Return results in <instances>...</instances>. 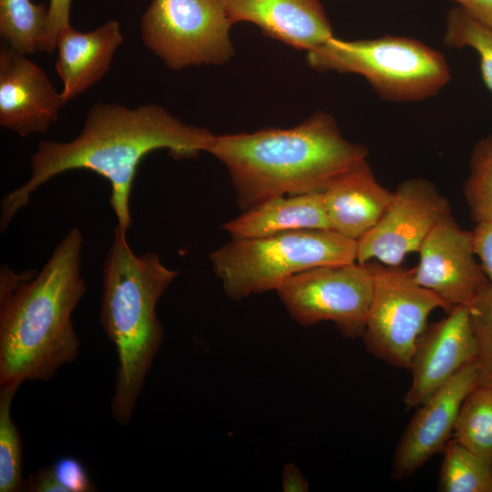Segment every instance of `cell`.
Masks as SVG:
<instances>
[{
    "mask_svg": "<svg viewBox=\"0 0 492 492\" xmlns=\"http://www.w3.org/2000/svg\"><path fill=\"white\" fill-rule=\"evenodd\" d=\"M214 137L208 128L186 124L159 105L130 108L96 103L74 139L38 143L29 179L2 199L0 230H6L41 185L65 171L84 169L108 180L109 202L118 226L127 233L131 226L130 192L141 159L161 149L175 159H193L208 151Z\"/></svg>",
    "mask_w": 492,
    "mask_h": 492,
    "instance_id": "1",
    "label": "cell"
},
{
    "mask_svg": "<svg viewBox=\"0 0 492 492\" xmlns=\"http://www.w3.org/2000/svg\"><path fill=\"white\" fill-rule=\"evenodd\" d=\"M207 152L227 168L243 210L278 196L323 191L368 155L322 111L293 128L215 135Z\"/></svg>",
    "mask_w": 492,
    "mask_h": 492,
    "instance_id": "2",
    "label": "cell"
},
{
    "mask_svg": "<svg viewBox=\"0 0 492 492\" xmlns=\"http://www.w3.org/2000/svg\"><path fill=\"white\" fill-rule=\"evenodd\" d=\"M72 228L39 273L0 298V386L47 381L78 354L72 313L87 292Z\"/></svg>",
    "mask_w": 492,
    "mask_h": 492,
    "instance_id": "3",
    "label": "cell"
},
{
    "mask_svg": "<svg viewBox=\"0 0 492 492\" xmlns=\"http://www.w3.org/2000/svg\"><path fill=\"white\" fill-rule=\"evenodd\" d=\"M178 274L157 252L136 255L127 233L115 227L103 266L99 323L118 356L111 415L120 425L129 423L162 343L156 307Z\"/></svg>",
    "mask_w": 492,
    "mask_h": 492,
    "instance_id": "4",
    "label": "cell"
},
{
    "mask_svg": "<svg viewBox=\"0 0 492 492\" xmlns=\"http://www.w3.org/2000/svg\"><path fill=\"white\" fill-rule=\"evenodd\" d=\"M357 241L332 230H296L231 239L209 254L226 295L240 301L276 291L292 276L323 265L356 261Z\"/></svg>",
    "mask_w": 492,
    "mask_h": 492,
    "instance_id": "5",
    "label": "cell"
},
{
    "mask_svg": "<svg viewBox=\"0 0 492 492\" xmlns=\"http://www.w3.org/2000/svg\"><path fill=\"white\" fill-rule=\"evenodd\" d=\"M308 65L320 72L364 77L387 101H419L436 95L451 79L443 54L402 36L345 41L334 36L307 52Z\"/></svg>",
    "mask_w": 492,
    "mask_h": 492,
    "instance_id": "6",
    "label": "cell"
},
{
    "mask_svg": "<svg viewBox=\"0 0 492 492\" xmlns=\"http://www.w3.org/2000/svg\"><path fill=\"white\" fill-rule=\"evenodd\" d=\"M223 0H151L141 16L143 44L170 69L221 65L234 53Z\"/></svg>",
    "mask_w": 492,
    "mask_h": 492,
    "instance_id": "7",
    "label": "cell"
},
{
    "mask_svg": "<svg viewBox=\"0 0 492 492\" xmlns=\"http://www.w3.org/2000/svg\"><path fill=\"white\" fill-rule=\"evenodd\" d=\"M374 276L373 298L362 335L367 351L397 368L409 369L416 343L436 309L453 308L419 285L411 271L367 262Z\"/></svg>",
    "mask_w": 492,
    "mask_h": 492,
    "instance_id": "8",
    "label": "cell"
},
{
    "mask_svg": "<svg viewBox=\"0 0 492 492\" xmlns=\"http://www.w3.org/2000/svg\"><path fill=\"white\" fill-rule=\"evenodd\" d=\"M276 292L300 325L331 322L343 336L354 339L365 327L374 276L368 263L323 265L292 276Z\"/></svg>",
    "mask_w": 492,
    "mask_h": 492,
    "instance_id": "9",
    "label": "cell"
},
{
    "mask_svg": "<svg viewBox=\"0 0 492 492\" xmlns=\"http://www.w3.org/2000/svg\"><path fill=\"white\" fill-rule=\"evenodd\" d=\"M450 214L447 200L432 182L422 178L404 180L378 222L357 241L356 262L400 266L406 255L418 252L432 229Z\"/></svg>",
    "mask_w": 492,
    "mask_h": 492,
    "instance_id": "10",
    "label": "cell"
},
{
    "mask_svg": "<svg viewBox=\"0 0 492 492\" xmlns=\"http://www.w3.org/2000/svg\"><path fill=\"white\" fill-rule=\"evenodd\" d=\"M411 274L419 285L446 303L470 305L491 287L475 254L472 231L462 229L450 215L432 229L419 251Z\"/></svg>",
    "mask_w": 492,
    "mask_h": 492,
    "instance_id": "11",
    "label": "cell"
},
{
    "mask_svg": "<svg viewBox=\"0 0 492 492\" xmlns=\"http://www.w3.org/2000/svg\"><path fill=\"white\" fill-rule=\"evenodd\" d=\"M477 343L467 305L454 306L419 337L408 370L412 381L406 409L418 407L462 368L475 363Z\"/></svg>",
    "mask_w": 492,
    "mask_h": 492,
    "instance_id": "12",
    "label": "cell"
},
{
    "mask_svg": "<svg viewBox=\"0 0 492 492\" xmlns=\"http://www.w3.org/2000/svg\"><path fill=\"white\" fill-rule=\"evenodd\" d=\"M476 362L467 364L418 406L395 450L392 477H407L436 454L453 436L460 407L477 384Z\"/></svg>",
    "mask_w": 492,
    "mask_h": 492,
    "instance_id": "13",
    "label": "cell"
},
{
    "mask_svg": "<svg viewBox=\"0 0 492 492\" xmlns=\"http://www.w3.org/2000/svg\"><path fill=\"white\" fill-rule=\"evenodd\" d=\"M67 104L61 91L26 55L0 48V125L18 136L45 134Z\"/></svg>",
    "mask_w": 492,
    "mask_h": 492,
    "instance_id": "14",
    "label": "cell"
},
{
    "mask_svg": "<svg viewBox=\"0 0 492 492\" xmlns=\"http://www.w3.org/2000/svg\"><path fill=\"white\" fill-rule=\"evenodd\" d=\"M231 24L251 22L264 35L307 52L333 36L320 0H223Z\"/></svg>",
    "mask_w": 492,
    "mask_h": 492,
    "instance_id": "15",
    "label": "cell"
},
{
    "mask_svg": "<svg viewBox=\"0 0 492 492\" xmlns=\"http://www.w3.org/2000/svg\"><path fill=\"white\" fill-rule=\"evenodd\" d=\"M322 192L330 229L356 241L378 222L394 194L376 180L366 159L337 176Z\"/></svg>",
    "mask_w": 492,
    "mask_h": 492,
    "instance_id": "16",
    "label": "cell"
},
{
    "mask_svg": "<svg viewBox=\"0 0 492 492\" xmlns=\"http://www.w3.org/2000/svg\"><path fill=\"white\" fill-rule=\"evenodd\" d=\"M122 42L117 20H109L89 32H79L71 26L59 32L55 66L63 84L61 94L66 103L105 77Z\"/></svg>",
    "mask_w": 492,
    "mask_h": 492,
    "instance_id": "17",
    "label": "cell"
},
{
    "mask_svg": "<svg viewBox=\"0 0 492 492\" xmlns=\"http://www.w3.org/2000/svg\"><path fill=\"white\" fill-rule=\"evenodd\" d=\"M231 239L272 235L296 230H331L323 192L278 196L264 200L224 223Z\"/></svg>",
    "mask_w": 492,
    "mask_h": 492,
    "instance_id": "18",
    "label": "cell"
},
{
    "mask_svg": "<svg viewBox=\"0 0 492 492\" xmlns=\"http://www.w3.org/2000/svg\"><path fill=\"white\" fill-rule=\"evenodd\" d=\"M48 5L31 0H0V36L4 44L25 54L45 50Z\"/></svg>",
    "mask_w": 492,
    "mask_h": 492,
    "instance_id": "19",
    "label": "cell"
},
{
    "mask_svg": "<svg viewBox=\"0 0 492 492\" xmlns=\"http://www.w3.org/2000/svg\"><path fill=\"white\" fill-rule=\"evenodd\" d=\"M453 438L469 451L492 463V389L477 384L465 398Z\"/></svg>",
    "mask_w": 492,
    "mask_h": 492,
    "instance_id": "20",
    "label": "cell"
},
{
    "mask_svg": "<svg viewBox=\"0 0 492 492\" xmlns=\"http://www.w3.org/2000/svg\"><path fill=\"white\" fill-rule=\"evenodd\" d=\"M438 477L443 492H492V463L451 438L444 451Z\"/></svg>",
    "mask_w": 492,
    "mask_h": 492,
    "instance_id": "21",
    "label": "cell"
},
{
    "mask_svg": "<svg viewBox=\"0 0 492 492\" xmlns=\"http://www.w3.org/2000/svg\"><path fill=\"white\" fill-rule=\"evenodd\" d=\"M444 44L453 48L470 47L479 58L482 79L492 93V27L468 15L461 7L449 10Z\"/></svg>",
    "mask_w": 492,
    "mask_h": 492,
    "instance_id": "22",
    "label": "cell"
},
{
    "mask_svg": "<svg viewBox=\"0 0 492 492\" xmlns=\"http://www.w3.org/2000/svg\"><path fill=\"white\" fill-rule=\"evenodd\" d=\"M19 385L1 387L0 392V492L24 490L22 443L11 416L13 398Z\"/></svg>",
    "mask_w": 492,
    "mask_h": 492,
    "instance_id": "23",
    "label": "cell"
},
{
    "mask_svg": "<svg viewBox=\"0 0 492 492\" xmlns=\"http://www.w3.org/2000/svg\"><path fill=\"white\" fill-rule=\"evenodd\" d=\"M464 194L472 220L492 222V134L474 146Z\"/></svg>",
    "mask_w": 492,
    "mask_h": 492,
    "instance_id": "24",
    "label": "cell"
},
{
    "mask_svg": "<svg viewBox=\"0 0 492 492\" xmlns=\"http://www.w3.org/2000/svg\"><path fill=\"white\" fill-rule=\"evenodd\" d=\"M477 343V384L492 389V288L468 305Z\"/></svg>",
    "mask_w": 492,
    "mask_h": 492,
    "instance_id": "25",
    "label": "cell"
},
{
    "mask_svg": "<svg viewBox=\"0 0 492 492\" xmlns=\"http://www.w3.org/2000/svg\"><path fill=\"white\" fill-rule=\"evenodd\" d=\"M57 480L67 492H90L96 490L84 466L71 456L61 457L51 466Z\"/></svg>",
    "mask_w": 492,
    "mask_h": 492,
    "instance_id": "26",
    "label": "cell"
},
{
    "mask_svg": "<svg viewBox=\"0 0 492 492\" xmlns=\"http://www.w3.org/2000/svg\"><path fill=\"white\" fill-rule=\"evenodd\" d=\"M72 0H50L48 4V32L44 52L56 50L59 32L70 25Z\"/></svg>",
    "mask_w": 492,
    "mask_h": 492,
    "instance_id": "27",
    "label": "cell"
},
{
    "mask_svg": "<svg viewBox=\"0 0 492 492\" xmlns=\"http://www.w3.org/2000/svg\"><path fill=\"white\" fill-rule=\"evenodd\" d=\"M472 236L475 254L492 288V222L476 223Z\"/></svg>",
    "mask_w": 492,
    "mask_h": 492,
    "instance_id": "28",
    "label": "cell"
},
{
    "mask_svg": "<svg viewBox=\"0 0 492 492\" xmlns=\"http://www.w3.org/2000/svg\"><path fill=\"white\" fill-rule=\"evenodd\" d=\"M24 490L30 492H67L57 480L51 466L43 467L31 474L25 481Z\"/></svg>",
    "mask_w": 492,
    "mask_h": 492,
    "instance_id": "29",
    "label": "cell"
},
{
    "mask_svg": "<svg viewBox=\"0 0 492 492\" xmlns=\"http://www.w3.org/2000/svg\"><path fill=\"white\" fill-rule=\"evenodd\" d=\"M36 274V272L32 270L15 273L14 270L3 265L0 272V298L12 292L24 282L30 281Z\"/></svg>",
    "mask_w": 492,
    "mask_h": 492,
    "instance_id": "30",
    "label": "cell"
},
{
    "mask_svg": "<svg viewBox=\"0 0 492 492\" xmlns=\"http://www.w3.org/2000/svg\"><path fill=\"white\" fill-rule=\"evenodd\" d=\"M468 15L492 27V0H452Z\"/></svg>",
    "mask_w": 492,
    "mask_h": 492,
    "instance_id": "31",
    "label": "cell"
},
{
    "mask_svg": "<svg viewBox=\"0 0 492 492\" xmlns=\"http://www.w3.org/2000/svg\"><path fill=\"white\" fill-rule=\"evenodd\" d=\"M282 490L284 492H307L309 484L297 466L289 463L282 473Z\"/></svg>",
    "mask_w": 492,
    "mask_h": 492,
    "instance_id": "32",
    "label": "cell"
}]
</instances>
